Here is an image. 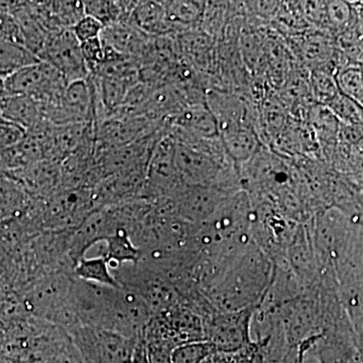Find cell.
Segmentation results:
<instances>
[{
	"label": "cell",
	"instance_id": "cell-1",
	"mask_svg": "<svg viewBox=\"0 0 363 363\" xmlns=\"http://www.w3.org/2000/svg\"><path fill=\"white\" fill-rule=\"evenodd\" d=\"M272 276V260L252 242L205 296L215 312L257 307Z\"/></svg>",
	"mask_w": 363,
	"mask_h": 363
},
{
	"label": "cell",
	"instance_id": "cell-2",
	"mask_svg": "<svg viewBox=\"0 0 363 363\" xmlns=\"http://www.w3.org/2000/svg\"><path fill=\"white\" fill-rule=\"evenodd\" d=\"M121 288L135 294L147 306L152 316L180 304L174 286L157 272L138 264H128L112 269Z\"/></svg>",
	"mask_w": 363,
	"mask_h": 363
},
{
	"label": "cell",
	"instance_id": "cell-3",
	"mask_svg": "<svg viewBox=\"0 0 363 363\" xmlns=\"http://www.w3.org/2000/svg\"><path fill=\"white\" fill-rule=\"evenodd\" d=\"M95 210L93 189H60L43 199V231L73 230Z\"/></svg>",
	"mask_w": 363,
	"mask_h": 363
},
{
	"label": "cell",
	"instance_id": "cell-4",
	"mask_svg": "<svg viewBox=\"0 0 363 363\" xmlns=\"http://www.w3.org/2000/svg\"><path fill=\"white\" fill-rule=\"evenodd\" d=\"M84 363H130L138 339L83 325L68 332Z\"/></svg>",
	"mask_w": 363,
	"mask_h": 363
},
{
	"label": "cell",
	"instance_id": "cell-5",
	"mask_svg": "<svg viewBox=\"0 0 363 363\" xmlns=\"http://www.w3.org/2000/svg\"><path fill=\"white\" fill-rule=\"evenodd\" d=\"M73 281V272H52L35 279L18 295L30 316L52 323L68 304Z\"/></svg>",
	"mask_w": 363,
	"mask_h": 363
},
{
	"label": "cell",
	"instance_id": "cell-6",
	"mask_svg": "<svg viewBox=\"0 0 363 363\" xmlns=\"http://www.w3.org/2000/svg\"><path fill=\"white\" fill-rule=\"evenodd\" d=\"M174 152L175 140L171 130L164 128L150 156L143 199L150 202L169 199L185 186L177 171Z\"/></svg>",
	"mask_w": 363,
	"mask_h": 363
},
{
	"label": "cell",
	"instance_id": "cell-7",
	"mask_svg": "<svg viewBox=\"0 0 363 363\" xmlns=\"http://www.w3.org/2000/svg\"><path fill=\"white\" fill-rule=\"evenodd\" d=\"M6 85L7 95L30 97L49 107L58 104L68 83L56 69L40 61L7 77Z\"/></svg>",
	"mask_w": 363,
	"mask_h": 363
},
{
	"label": "cell",
	"instance_id": "cell-8",
	"mask_svg": "<svg viewBox=\"0 0 363 363\" xmlns=\"http://www.w3.org/2000/svg\"><path fill=\"white\" fill-rule=\"evenodd\" d=\"M257 307L231 312H214L205 319V340L216 353L233 354L252 343L250 327Z\"/></svg>",
	"mask_w": 363,
	"mask_h": 363
},
{
	"label": "cell",
	"instance_id": "cell-9",
	"mask_svg": "<svg viewBox=\"0 0 363 363\" xmlns=\"http://www.w3.org/2000/svg\"><path fill=\"white\" fill-rule=\"evenodd\" d=\"M38 58L56 69L68 84L90 77L80 43L71 30L50 33Z\"/></svg>",
	"mask_w": 363,
	"mask_h": 363
},
{
	"label": "cell",
	"instance_id": "cell-10",
	"mask_svg": "<svg viewBox=\"0 0 363 363\" xmlns=\"http://www.w3.org/2000/svg\"><path fill=\"white\" fill-rule=\"evenodd\" d=\"M233 194L214 186L185 185L169 201L172 212L179 218L191 224H201Z\"/></svg>",
	"mask_w": 363,
	"mask_h": 363
},
{
	"label": "cell",
	"instance_id": "cell-11",
	"mask_svg": "<svg viewBox=\"0 0 363 363\" xmlns=\"http://www.w3.org/2000/svg\"><path fill=\"white\" fill-rule=\"evenodd\" d=\"M285 262L305 291L321 281V267L313 242L311 226L298 223L286 247Z\"/></svg>",
	"mask_w": 363,
	"mask_h": 363
},
{
	"label": "cell",
	"instance_id": "cell-12",
	"mask_svg": "<svg viewBox=\"0 0 363 363\" xmlns=\"http://www.w3.org/2000/svg\"><path fill=\"white\" fill-rule=\"evenodd\" d=\"M7 176L21 184L30 197L45 199L60 190V164L42 160Z\"/></svg>",
	"mask_w": 363,
	"mask_h": 363
},
{
	"label": "cell",
	"instance_id": "cell-13",
	"mask_svg": "<svg viewBox=\"0 0 363 363\" xmlns=\"http://www.w3.org/2000/svg\"><path fill=\"white\" fill-rule=\"evenodd\" d=\"M0 114L4 121L18 126L26 133L49 121L45 117L44 105L23 95H7L0 102Z\"/></svg>",
	"mask_w": 363,
	"mask_h": 363
},
{
	"label": "cell",
	"instance_id": "cell-14",
	"mask_svg": "<svg viewBox=\"0 0 363 363\" xmlns=\"http://www.w3.org/2000/svg\"><path fill=\"white\" fill-rule=\"evenodd\" d=\"M145 37L147 35H145ZM143 33L128 23L104 26L100 40L102 44L111 48L118 54L138 62L142 60L147 48Z\"/></svg>",
	"mask_w": 363,
	"mask_h": 363
},
{
	"label": "cell",
	"instance_id": "cell-15",
	"mask_svg": "<svg viewBox=\"0 0 363 363\" xmlns=\"http://www.w3.org/2000/svg\"><path fill=\"white\" fill-rule=\"evenodd\" d=\"M128 23L145 35H167L172 32L167 21L164 2H136Z\"/></svg>",
	"mask_w": 363,
	"mask_h": 363
},
{
	"label": "cell",
	"instance_id": "cell-16",
	"mask_svg": "<svg viewBox=\"0 0 363 363\" xmlns=\"http://www.w3.org/2000/svg\"><path fill=\"white\" fill-rule=\"evenodd\" d=\"M30 196L13 178L0 175V221L21 216L25 212Z\"/></svg>",
	"mask_w": 363,
	"mask_h": 363
},
{
	"label": "cell",
	"instance_id": "cell-17",
	"mask_svg": "<svg viewBox=\"0 0 363 363\" xmlns=\"http://www.w3.org/2000/svg\"><path fill=\"white\" fill-rule=\"evenodd\" d=\"M104 245L100 255L108 260L111 269L123 264H136L140 259V250L131 240L130 234L121 229L107 238Z\"/></svg>",
	"mask_w": 363,
	"mask_h": 363
},
{
	"label": "cell",
	"instance_id": "cell-18",
	"mask_svg": "<svg viewBox=\"0 0 363 363\" xmlns=\"http://www.w3.org/2000/svg\"><path fill=\"white\" fill-rule=\"evenodd\" d=\"M111 269L108 260L102 255L91 257V259L85 257L74 267L73 277L81 281H89L97 285L111 286L114 289L121 288Z\"/></svg>",
	"mask_w": 363,
	"mask_h": 363
},
{
	"label": "cell",
	"instance_id": "cell-19",
	"mask_svg": "<svg viewBox=\"0 0 363 363\" xmlns=\"http://www.w3.org/2000/svg\"><path fill=\"white\" fill-rule=\"evenodd\" d=\"M136 2L83 1L86 16H92L104 26L128 23Z\"/></svg>",
	"mask_w": 363,
	"mask_h": 363
},
{
	"label": "cell",
	"instance_id": "cell-20",
	"mask_svg": "<svg viewBox=\"0 0 363 363\" xmlns=\"http://www.w3.org/2000/svg\"><path fill=\"white\" fill-rule=\"evenodd\" d=\"M38 62V57L23 45L0 40V77L6 79Z\"/></svg>",
	"mask_w": 363,
	"mask_h": 363
},
{
	"label": "cell",
	"instance_id": "cell-21",
	"mask_svg": "<svg viewBox=\"0 0 363 363\" xmlns=\"http://www.w3.org/2000/svg\"><path fill=\"white\" fill-rule=\"evenodd\" d=\"M166 18L171 30L181 28L195 23L199 18L201 9L197 2H164Z\"/></svg>",
	"mask_w": 363,
	"mask_h": 363
},
{
	"label": "cell",
	"instance_id": "cell-22",
	"mask_svg": "<svg viewBox=\"0 0 363 363\" xmlns=\"http://www.w3.org/2000/svg\"><path fill=\"white\" fill-rule=\"evenodd\" d=\"M216 353L208 341H194L181 344L172 351V363H202Z\"/></svg>",
	"mask_w": 363,
	"mask_h": 363
},
{
	"label": "cell",
	"instance_id": "cell-23",
	"mask_svg": "<svg viewBox=\"0 0 363 363\" xmlns=\"http://www.w3.org/2000/svg\"><path fill=\"white\" fill-rule=\"evenodd\" d=\"M338 89L345 96L362 105V72L358 67H350L339 72L335 77Z\"/></svg>",
	"mask_w": 363,
	"mask_h": 363
},
{
	"label": "cell",
	"instance_id": "cell-24",
	"mask_svg": "<svg viewBox=\"0 0 363 363\" xmlns=\"http://www.w3.org/2000/svg\"><path fill=\"white\" fill-rule=\"evenodd\" d=\"M329 109L335 116L341 117L353 125H359L362 123V105L353 101L352 99L345 96L342 93H338L333 99L329 102Z\"/></svg>",
	"mask_w": 363,
	"mask_h": 363
},
{
	"label": "cell",
	"instance_id": "cell-25",
	"mask_svg": "<svg viewBox=\"0 0 363 363\" xmlns=\"http://www.w3.org/2000/svg\"><path fill=\"white\" fill-rule=\"evenodd\" d=\"M104 26L92 16H85L72 28V33L78 42L84 43L87 40L96 39L101 35Z\"/></svg>",
	"mask_w": 363,
	"mask_h": 363
},
{
	"label": "cell",
	"instance_id": "cell-26",
	"mask_svg": "<svg viewBox=\"0 0 363 363\" xmlns=\"http://www.w3.org/2000/svg\"><path fill=\"white\" fill-rule=\"evenodd\" d=\"M314 79L315 92L318 99L324 102H330L338 94V87L336 80L325 72L319 71L313 75Z\"/></svg>",
	"mask_w": 363,
	"mask_h": 363
},
{
	"label": "cell",
	"instance_id": "cell-27",
	"mask_svg": "<svg viewBox=\"0 0 363 363\" xmlns=\"http://www.w3.org/2000/svg\"><path fill=\"white\" fill-rule=\"evenodd\" d=\"M81 52L87 66L89 74L96 69V67L104 61V45L99 38L81 43Z\"/></svg>",
	"mask_w": 363,
	"mask_h": 363
},
{
	"label": "cell",
	"instance_id": "cell-28",
	"mask_svg": "<svg viewBox=\"0 0 363 363\" xmlns=\"http://www.w3.org/2000/svg\"><path fill=\"white\" fill-rule=\"evenodd\" d=\"M0 40L25 47L20 26L13 16L0 13Z\"/></svg>",
	"mask_w": 363,
	"mask_h": 363
},
{
	"label": "cell",
	"instance_id": "cell-29",
	"mask_svg": "<svg viewBox=\"0 0 363 363\" xmlns=\"http://www.w3.org/2000/svg\"><path fill=\"white\" fill-rule=\"evenodd\" d=\"M26 133L18 126L6 123H0V150L9 149L20 143Z\"/></svg>",
	"mask_w": 363,
	"mask_h": 363
},
{
	"label": "cell",
	"instance_id": "cell-30",
	"mask_svg": "<svg viewBox=\"0 0 363 363\" xmlns=\"http://www.w3.org/2000/svg\"><path fill=\"white\" fill-rule=\"evenodd\" d=\"M233 363H266L264 353L257 343L252 342L231 354Z\"/></svg>",
	"mask_w": 363,
	"mask_h": 363
},
{
	"label": "cell",
	"instance_id": "cell-31",
	"mask_svg": "<svg viewBox=\"0 0 363 363\" xmlns=\"http://www.w3.org/2000/svg\"><path fill=\"white\" fill-rule=\"evenodd\" d=\"M145 348L149 363H172L173 348L157 343H145Z\"/></svg>",
	"mask_w": 363,
	"mask_h": 363
},
{
	"label": "cell",
	"instance_id": "cell-32",
	"mask_svg": "<svg viewBox=\"0 0 363 363\" xmlns=\"http://www.w3.org/2000/svg\"><path fill=\"white\" fill-rule=\"evenodd\" d=\"M328 14L330 16V20L338 26L345 25L350 16V9L343 2H331L328 9Z\"/></svg>",
	"mask_w": 363,
	"mask_h": 363
},
{
	"label": "cell",
	"instance_id": "cell-33",
	"mask_svg": "<svg viewBox=\"0 0 363 363\" xmlns=\"http://www.w3.org/2000/svg\"><path fill=\"white\" fill-rule=\"evenodd\" d=\"M130 363H149V360H147V348H145L143 336L138 338V341H136Z\"/></svg>",
	"mask_w": 363,
	"mask_h": 363
},
{
	"label": "cell",
	"instance_id": "cell-34",
	"mask_svg": "<svg viewBox=\"0 0 363 363\" xmlns=\"http://www.w3.org/2000/svg\"><path fill=\"white\" fill-rule=\"evenodd\" d=\"M26 4V1H4L0 0V13L14 16Z\"/></svg>",
	"mask_w": 363,
	"mask_h": 363
},
{
	"label": "cell",
	"instance_id": "cell-35",
	"mask_svg": "<svg viewBox=\"0 0 363 363\" xmlns=\"http://www.w3.org/2000/svg\"><path fill=\"white\" fill-rule=\"evenodd\" d=\"M215 363H233V357L231 354H224V353H215Z\"/></svg>",
	"mask_w": 363,
	"mask_h": 363
},
{
	"label": "cell",
	"instance_id": "cell-36",
	"mask_svg": "<svg viewBox=\"0 0 363 363\" xmlns=\"http://www.w3.org/2000/svg\"><path fill=\"white\" fill-rule=\"evenodd\" d=\"M7 96L6 78L0 77V102Z\"/></svg>",
	"mask_w": 363,
	"mask_h": 363
},
{
	"label": "cell",
	"instance_id": "cell-37",
	"mask_svg": "<svg viewBox=\"0 0 363 363\" xmlns=\"http://www.w3.org/2000/svg\"><path fill=\"white\" fill-rule=\"evenodd\" d=\"M215 354V353H214ZM214 354L211 355V357H208L207 359H205L202 363H215L214 362Z\"/></svg>",
	"mask_w": 363,
	"mask_h": 363
},
{
	"label": "cell",
	"instance_id": "cell-38",
	"mask_svg": "<svg viewBox=\"0 0 363 363\" xmlns=\"http://www.w3.org/2000/svg\"><path fill=\"white\" fill-rule=\"evenodd\" d=\"M4 123V119L2 118L1 114H0V123Z\"/></svg>",
	"mask_w": 363,
	"mask_h": 363
},
{
	"label": "cell",
	"instance_id": "cell-39",
	"mask_svg": "<svg viewBox=\"0 0 363 363\" xmlns=\"http://www.w3.org/2000/svg\"><path fill=\"white\" fill-rule=\"evenodd\" d=\"M266 363H286L283 362H266Z\"/></svg>",
	"mask_w": 363,
	"mask_h": 363
}]
</instances>
